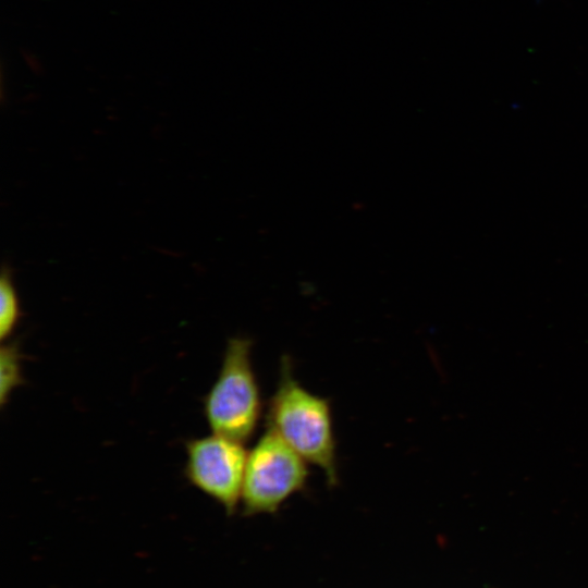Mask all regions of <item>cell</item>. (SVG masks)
Segmentation results:
<instances>
[{
    "label": "cell",
    "instance_id": "8992f818",
    "mask_svg": "<svg viewBox=\"0 0 588 588\" xmlns=\"http://www.w3.org/2000/svg\"><path fill=\"white\" fill-rule=\"evenodd\" d=\"M21 354L16 342L2 344L0 351V401L3 405L11 392L22 383Z\"/></svg>",
    "mask_w": 588,
    "mask_h": 588
},
{
    "label": "cell",
    "instance_id": "3957f363",
    "mask_svg": "<svg viewBox=\"0 0 588 588\" xmlns=\"http://www.w3.org/2000/svg\"><path fill=\"white\" fill-rule=\"evenodd\" d=\"M308 476V463L266 428L247 453L241 495L244 514L274 513L304 490Z\"/></svg>",
    "mask_w": 588,
    "mask_h": 588
},
{
    "label": "cell",
    "instance_id": "277c9868",
    "mask_svg": "<svg viewBox=\"0 0 588 588\" xmlns=\"http://www.w3.org/2000/svg\"><path fill=\"white\" fill-rule=\"evenodd\" d=\"M184 476L232 514L241 501L247 460L244 443L211 434L185 443Z\"/></svg>",
    "mask_w": 588,
    "mask_h": 588
},
{
    "label": "cell",
    "instance_id": "6da1fadb",
    "mask_svg": "<svg viewBox=\"0 0 588 588\" xmlns=\"http://www.w3.org/2000/svg\"><path fill=\"white\" fill-rule=\"evenodd\" d=\"M266 424L308 464L320 468L329 486L338 483L330 401L311 393L295 379L286 356L281 359L278 385L268 402Z\"/></svg>",
    "mask_w": 588,
    "mask_h": 588
},
{
    "label": "cell",
    "instance_id": "7a4b0ae2",
    "mask_svg": "<svg viewBox=\"0 0 588 588\" xmlns=\"http://www.w3.org/2000/svg\"><path fill=\"white\" fill-rule=\"evenodd\" d=\"M248 338L228 340L217 379L204 397V415L216 434L246 443L255 433L262 404Z\"/></svg>",
    "mask_w": 588,
    "mask_h": 588
},
{
    "label": "cell",
    "instance_id": "52a82bcc",
    "mask_svg": "<svg viewBox=\"0 0 588 588\" xmlns=\"http://www.w3.org/2000/svg\"><path fill=\"white\" fill-rule=\"evenodd\" d=\"M24 59H25V62L27 63V65L36 71V70H40V63L38 62V60L36 59V57L34 54H32L30 52H24Z\"/></svg>",
    "mask_w": 588,
    "mask_h": 588
},
{
    "label": "cell",
    "instance_id": "5b68a950",
    "mask_svg": "<svg viewBox=\"0 0 588 588\" xmlns=\"http://www.w3.org/2000/svg\"><path fill=\"white\" fill-rule=\"evenodd\" d=\"M0 339L3 343L12 334L21 317L19 297L8 269H3L0 278Z\"/></svg>",
    "mask_w": 588,
    "mask_h": 588
}]
</instances>
